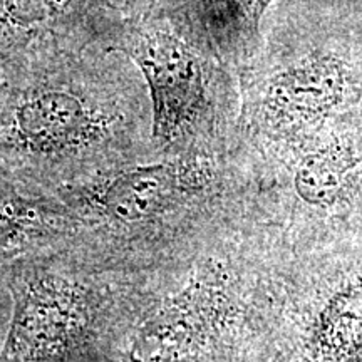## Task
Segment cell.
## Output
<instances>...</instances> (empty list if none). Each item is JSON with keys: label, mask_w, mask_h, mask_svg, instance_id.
<instances>
[{"label": "cell", "mask_w": 362, "mask_h": 362, "mask_svg": "<svg viewBox=\"0 0 362 362\" xmlns=\"http://www.w3.org/2000/svg\"><path fill=\"white\" fill-rule=\"evenodd\" d=\"M133 131L153 134L151 98L134 62L111 47L0 79V178L11 166L79 156Z\"/></svg>", "instance_id": "obj_1"}, {"label": "cell", "mask_w": 362, "mask_h": 362, "mask_svg": "<svg viewBox=\"0 0 362 362\" xmlns=\"http://www.w3.org/2000/svg\"><path fill=\"white\" fill-rule=\"evenodd\" d=\"M115 51L143 74L153 110V144H193L218 107L215 56L161 16H126Z\"/></svg>", "instance_id": "obj_2"}, {"label": "cell", "mask_w": 362, "mask_h": 362, "mask_svg": "<svg viewBox=\"0 0 362 362\" xmlns=\"http://www.w3.org/2000/svg\"><path fill=\"white\" fill-rule=\"evenodd\" d=\"M124 0H0V79L22 67L115 47Z\"/></svg>", "instance_id": "obj_3"}, {"label": "cell", "mask_w": 362, "mask_h": 362, "mask_svg": "<svg viewBox=\"0 0 362 362\" xmlns=\"http://www.w3.org/2000/svg\"><path fill=\"white\" fill-rule=\"evenodd\" d=\"M356 93V72L334 52H312L288 64L242 72L243 117L279 134L320 128Z\"/></svg>", "instance_id": "obj_4"}, {"label": "cell", "mask_w": 362, "mask_h": 362, "mask_svg": "<svg viewBox=\"0 0 362 362\" xmlns=\"http://www.w3.org/2000/svg\"><path fill=\"white\" fill-rule=\"evenodd\" d=\"M11 291L16 305L0 362H42L67 336L69 300L27 272L13 275Z\"/></svg>", "instance_id": "obj_5"}, {"label": "cell", "mask_w": 362, "mask_h": 362, "mask_svg": "<svg viewBox=\"0 0 362 362\" xmlns=\"http://www.w3.org/2000/svg\"><path fill=\"white\" fill-rule=\"evenodd\" d=\"M314 359L362 361V284L337 293L320 314L314 336Z\"/></svg>", "instance_id": "obj_6"}, {"label": "cell", "mask_w": 362, "mask_h": 362, "mask_svg": "<svg viewBox=\"0 0 362 362\" xmlns=\"http://www.w3.org/2000/svg\"><path fill=\"white\" fill-rule=\"evenodd\" d=\"M349 170V156L342 155L337 149L317 153L307 158L298 168L296 178L297 192L310 203H330L341 192Z\"/></svg>", "instance_id": "obj_7"}, {"label": "cell", "mask_w": 362, "mask_h": 362, "mask_svg": "<svg viewBox=\"0 0 362 362\" xmlns=\"http://www.w3.org/2000/svg\"><path fill=\"white\" fill-rule=\"evenodd\" d=\"M37 211L17 189L0 180V250L11 247L29 232Z\"/></svg>", "instance_id": "obj_8"}]
</instances>
